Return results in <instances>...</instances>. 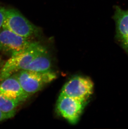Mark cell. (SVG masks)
I'll use <instances>...</instances> for the list:
<instances>
[{
	"instance_id": "obj_1",
	"label": "cell",
	"mask_w": 128,
	"mask_h": 129,
	"mask_svg": "<svg viewBox=\"0 0 128 129\" xmlns=\"http://www.w3.org/2000/svg\"><path fill=\"white\" fill-rule=\"evenodd\" d=\"M45 47L38 42H33L26 49L11 56L0 70L1 81L18 71L24 70Z\"/></svg>"
},
{
	"instance_id": "obj_2",
	"label": "cell",
	"mask_w": 128,
	"mask_h": 129,
	"mask_svg": "<svg viewBox=\"0 0 128 129\" xmlns=\"http://www.w3.org/2000/svg\"><path fill=\"white\" fill-rule=\"evenodd\" d=\"M14 74L29 96L40 91L57 78L56 74L52 71L40 72L21 70Z\"/></svg>"
},
{
	"instance_id": "obj_3",
	"label": "cell",
	"mask_w": 128,
	"mask_h": 129,
	"mask_svg": "<svg viewBox=\"0 0 128 129\" xmlns=\"http://www.w3.org/2000/svg\"><path fill=\"white\" fill-rule=\"evenodd\" d=\"M2 27L28 39L37 37L40 33L38 27L15 9H6Z\"/></svg>"
},
{
	"instance_id": "obj_4",
	"label": "cell",
	"mask_w": 128,
	"mask_h": 129,
	"mask_svg": "<svg viewBox=\"0 0 128 129\" xmlns=\"http://www.w3.org/2000/svg\"><path fill=\"white\" fill-rule=\"evenodd\" d=\"M94 84L88 77L76 76L68 81L60 94L82 101H87L93 94Z\"/></svg>"
},
{
	"instance_id": "obj_5",
	"label": "cell",
	"mask_w": 128,
	"mask_h": 129,
	"mask_svg": "<svg viewBox=\"0 0 128 129\" xmlns=\"http://www.w3.org/2000/svg\"><path fill=\"white\" fill-rule=\"evenodd\" d=\"M88 101H82L60 93L56 105L57 112L69 123L75 124L78 122Z\"/></svg>"
},
{
	"instance_id": "obj_6",
	"label": "cell",
	"mask_w": 128,
	"mask_h": 129,
	"mask_svg": "<svg viewBox=\"0 0 128 129\" xmlns=\"http://www.w3.org/2000/svg\"><path fill=\"white\" fill-rule=\"evenodd\" d=\"M2 26L0 28V52L11 56L28 48L33 42Z\"/></svg>"
},
{
	"instance_id": "obj_7",
	"label": "cell",
	"mask_w": 128,
	"mask_h": 129,
	"mask_svg": "<svg viewBox=\"0 0 128 129\" xmlns=\"http://www.w3.org/2000/svg\"><path fill=\"white\" fill-rule=\"evenodd\" d=\"M0 94L21 102L26 101L29 96L23 90L14 74L0 82Z\"/></svg>"
},
{
	"instance_id": "obj_8",
	"label": "cell",
	"mask_w": 128,
	"mask_h": 129,
	"mask_svg": "<svg viewBox=\"0 0 128 129\" xmlns=\"http://www.w3.org/2000/svg\"><path fill=\"white\" fill-rule=\"evenodd\" d=\"M51 58L47 49L45 48L39 53L24 70L43 72L51 71Z\"/></svg>"
},
{
	"instance_id": "obj_9",
	"label": "cell",
	"mask_w": 128,
	"mask_h": 129,
	"mask_svg": "<svg viewBox=\"0 0 128 129\" xmlns=\"http://www.w3.org/2000/svg\"><path fill=\"white\" fill-rule=\"evenodd\" d=\"M114 20L116 23V38L120 42L128 35V9L123 10L116 6Z\"/></svg>"
},
{
	"instance_id": "obj_10",
	"label": "cell",
	"mask_w": 128,
	"mask_h": 129,
	"mask_svg": "<svg viewBox=\"0 0 128 129\" xmlns=\"http://www.w3.org/2000/svg\"><path fill=\"white\" fill-rule=\"evenodd\" d=\"M22 102L0 94V110L10 118L14 117L16 109Z\"/></svg>"
},
{
	"instance_id": "obj_11",
	"label": "cell",
	"mask_w": 128,
	"mask_h": 129,
	"mask_svg": "<svg viewBox=\"0 0 128 129\" xmlns=\"http://www.w3.org/2000/svg\"><path fill=\"white\" fill-rule=\"evenodd\" d=\"M6 10L5 8L0 6V28L2 27L4 23Z\"/></svg>"
},
{
	"instance_id": "obj_12",
	"label": "cell",
	"mask_w": 128,
	"mask_h": 129,
	"mask_svg": "<svg viewBox=\"0 0 128 129\" xmlns=\"http://www.w3.org/2000/svg\"><path fill=\"white\" fill-rule=\"evenodd\" d=\"M120 42L123 49L128 52V35Z\"/></svg>"
},
{
	"instance_id": "obj_13",
	"label": "cell",
	"mask_w": 128,
	"mask_h": 129,
	"mask_svg": "<svg viewBox=\"0 0 128 129\" xmlns=\"http://www.w3.org/2000/svg\"><path fill=\"white\" fill-rule=\"evenodd\" d=\"M9 119H10V117L9 116L6 115L0 110V122H2L3 121Z\"/></svg>"
},
{
	"instance_id": "obj_14",
	"label": "cell",
	"mask_w": 128,
	"mask_h": 129,
	"mask_svg": "<svg viewBox=\"0 0 128 129\" xmlns=\"http://www.w3.org/2000/svg\"><path fill=\"white\" fill-rule=\"evenodd\" d=\"M5 63V61H4V60L3 59V58H1V56H0V70L2 68Z\"/></svg>"
},
{
	"instance_id": "obj_15",
	"label": "cell",
	"mask_w": 128,
	"mask_h": 129,
	"mask_svg": "<svg viewBox=\"0 0 128 129\" xmlns=\"http://www.w3.org/2000/svg\"><path fill=\"white\" fill-rule=\"evenodd\" d=\"M1 82V78H0V82Z\"/></svg>"
}]
</instances>
